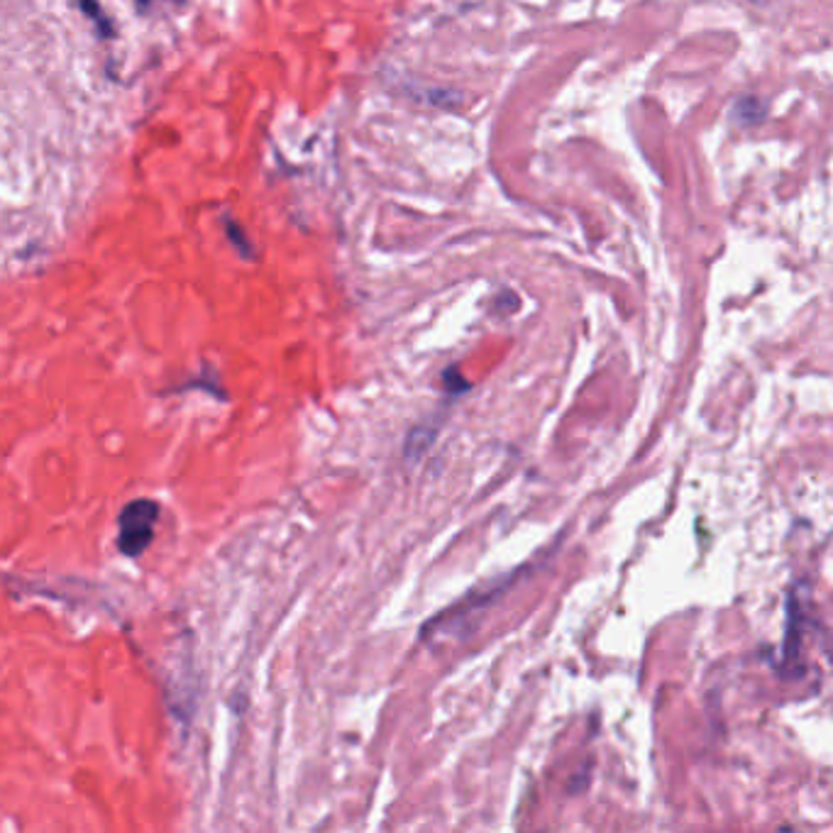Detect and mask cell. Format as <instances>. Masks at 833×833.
Listing matches in <instances>:
<instances>
[{
  "mask_svg": "<svg viewBox=\"0 0 833 833\" xmlns=\"http://www.w3.org/2000/svg\"><path fill=\"white\" fill-rule=\"evenodd\" d=\"M453 377H457V369H448V372H445V377H443V379H453ZM448 389H453V392H463V389H465V382H463V379H457V382L448 384Z\"/></svg>",
  "mask_w": 833,
  "mask_h": 833,
  "instance_id": "obj_5",
  "label": "cell"
},
{
  "mask_svg": "<svg viewBox=\"0 0 833 833\" xmlns=\"http://www.w3.org/2000/svg\"><path fill=\"white\" fill-rule=\"evenodd\" d=\"M135 3L142 6V8H148L152 3V0H135ZM172 3H181V0H172Z\"/></svg>",
  "mask_w": 833,
  "mask_h": 833,
  "instance_id": "obj_6",
  "label": "cell"
},
{
  "mask_svg": "<svg viewBox=\"0 0 833 833\" xmlns=\"http://www.w3.org/2000/svg\"><path fill=\"white\" fill-rule=\"evenodd\" d=\"M225 233H227V237H231V243L237 247V252H240V255H243V257H250L252 255V245H250V240H245V233H243V227H240L235 221H231V219H225Z\"/></svg>",
  "mask_w": 833,
  "mask_h": 833,
  "instance_id": "obj_4",
  "label": "cell"
},
{
  "mask_svg": "<svg viewBox=\"0 0 833 833\" xmlns=\"http://www.w3.org/2000/svg\"><path fill=\"white\" fill-rule=\"evenodd\" d=\"M79 8L95 22V28H99L101 38H113L115 30L111 26V18L105 16V10L101 8L99 0H79Z\"/></svg>",
  "mask_w": 833,
  "mask_h": 833,
  "instance_id": "obj_3",
  "label": "cell"
},
{
  "mask_svg": "<svg viewBox=\"0 0 833 833\" xmlns=\"http://www.w3.org/2000/svg\"><path fill=\"white\" fill-rule=\"evenodd\" d=\"M156 518H160V506L152 499L130 501L118 518V548L128 558H138L150 548L154 538Z\"/></svg>",
  "mask_w": 833,
  "mask_h": 833,
  "instance_id": "obj_1",
  "label": "cell"
},
{
  "mask_svg": "<svg viewBox=\"0 0 833 833\" xmlns=\"http://www.w3.org/2000/svg\"><path fill=\"white\" fill-rule=\"evenodd\" d=\"M733 115L741 125H755V123H763L765 115H768V108L760 99L748 95V99H741L739 103H735Z\"/></svg>",
  "mask_w": 833,
  "mask_h": 833,
  "instance_id": "obj_2",
  "label": "cell"
},
{
  "mask_svg": "<svg viewBox=\"0 0 833 833\" xmlns=\"http://www.w3.org/2000/svg\"><path fill=\"white\" fill-rule=\"evenodd\" d=\"M751 3H763V0H751Z\"/></svg>",
  "mask_w": 833,
  "mask_h": 833,
  "instance_id": "obj_7",
  "label": "cell"
}]
</instances>
